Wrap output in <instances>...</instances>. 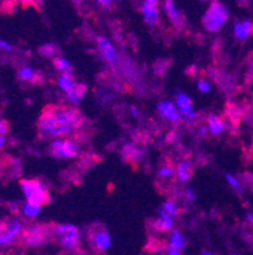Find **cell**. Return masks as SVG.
<instances>
[{"label":"cell","mask_w":253,"mask_h":255,"mask_svg":"<svg viewBox=\"0 0 253 255\" xmlns=\"http://www.w3.org/2000/svg\"><path fill=\"white\" fill-rule=\"evenodd\" d=\"M1 226H3V222L0 221V229H1Z\"/></svg>","instance_id":"60d3db41"},{"label":"cell","mask_w":253,"mask_h":255,"mask_svg":"<svg viewBox=\"0 0 253 255\" xmlns=\"http://www.w3.org/2000/svg\"><path fill=\"white\" fill-rule=\"evenodd\" d=\"M228 18L229 11L226 8V5H223L220 1L215 0L212 3V5L209 6L205 15H204V27H205L206 31L215 33L223 28V25L226 24Z\"/></svg>","instance_id":"7a4b0ae2"},{"label":"cell","mask_w":253,"mask_h":255,"mask_svg":"<svg viewBox=\"0 0 253 255\" xmlns=\"http://www.w3.org/2000/svg\"><path fill=\"white\" fill-rule=\"evenodd\" d=\"M42 205L34 202H27V205L23 207V212L27 217H37L41 213Z\"/></svg>","instance_id":"44dd1931"},{"label":"cell","mask_w":253,"mask_h":255,"mask_svg":"<svg viewBox=\"0 0 253 255\" xmlns=\"http://www.w3.org/2000/svg\"><path fill=\"white\" fill-rule=\"evenodd\" d=\"M22 1H23V3H24V4H31V3H33L34 0H22Z\"/></svg>","instance_id":"f35d334b"},{"label":"cell","mask_w":253,"mask_h":255,"mask_svg":"<svg viewBox=\"0 0 253 255\" xmlns=\"http://www.w3.org/2000/svg\"><path fill=\"white\" fill-rule=\"evenodd\" d=\"M50 152L59 159H73L79 154V142L74 138H57L51 143Z\"/></svg>","instance_id":"277c9868"},{"label":"cell","mask_w":253,"mask_h":255,"mask_svg":"<svg viewBox=\"0 0 253 255\" xmlns=\"http://www.w3.org/2000/svg\"><path fill=\"white\" fill-rule=\"evenodd\" d=\"M11 46L10 43H8L6 41H3V39H0V50H4V51H11Z\"/></svg>","instance_id":"f546056e"},{"label":"cell","mask_w":253,"mask_h":255,"mask_svg":"<svg viewBox=\"0 0 253 255\" xmlns=\"http://www.w3.org/2000/svg\"><path fill=\"white\" fill-rule=\"evenodd\" d=\"M167 254H170V255H180L181 254V250L180 249H175V248H169L167 249Z\"/></svg>","instance_id":"1f68e13d"},{"label":"cell","mask_w":253,"mask_h":255,"mask_svg":"<svg viewBox=\"0 0 253 255\" xmlns=\"http://www.w3.org/2000/svg\"><path fill=\"white\" fill-rule=\"evenodd\" d=\"M173 173H175V170L171 166H162L159 170V175L162 178L171 177V175H173Z\"/></svg>","instance_id":"484cf974"},{"label":"cell","mask_w":253,"mask_h":255,"mask_svg":"<svg viewBox=\"0 0 253 255\" xmlns=\"http://www.w3.org/2000/svg\"><path fill=\"white\" fill-rule=\"evenodd\" d=\"M4 146H5V137L4 135H0V150L3 149Z\"/></svg>","instance_id":"d590c367"},{"label":"cell","mask_w":253,"mask_h":255,"mask_svg":"<svg viewBox=\"0 0 253 255\" xmlns=\"http://www.w3.org/2000/svg\"><path fill=\"white\" fill-rule=\"evenodd\" d=\"M208 132H209V129L206 128V127H199V131H198L199 137H205Z\"/></svg>","instance_id":"4dcf8cb0"},{"label":"cell","mask_w":253,"mask_h":255,"mask_svg":"<svg viewBox=\"0 0 253 255\" xmlns=\"http://www.w3.org/2000/svg\"><path fill=\"white\" fill-rule=\"evenodd\" d=\"M159 216H160V219L157 220V222H156L157 230L165 231V233L172 230L173 225H175V221H173V219H172L173 216L169 215V213L164 210L160 211Z\"/></svg>","instance_id":"9a60e30c"},{"label":"cell","mask_w":253,"mask_h":255,"mask_svg":"<svg viewBox=\"0 0 253 255\" xmlns=\"http://www.w3.org/2000/svg\"><path fill=\"white\" fill-rule=\"evenodd\" d=\"M157 110H159L160 115H161L165 120L170 121V122H178V120H180V115H178L177 108H176V106L172 102H160L159 106H157Z\"/></svg>","instance_id":"8fae6325"},{"label":"cell","mask_w":253,"mask_h":255,"mask_svg":"<svg viewBox=\"0 0 253 255\" xmlns=\"http://www.w3.org/2000/svg\"><path fill=\"white\" fill-rule=\"evenodd\" d=\"M96 42L99 48H100L103 56L105 57L106 61L111 65H115L118 62V55L115 51L114 46L111 45V42L105 37H97Z\"/></svg>","instance_id":"30bf717a"},{"label":"cell","mask_w":253,"mask_h":255,"mask_svg":"<svg viewBox=\"0 0 253 255\" xmlns=\"http://www.w3.org/2000/svg\"><path fill=\"white\" fill-rule=\"evenodd\" d=\"M38 51L42 56L52 57V56H56V55L59 53V47H57L56 45H52V43H47V45L41 46Z\"/></svg>","instance_id":"7402d4cb"},{"label":"cell","mask_w":253,"mask_h":255,"mask_svg":"<svg viewBox=\"0 0 253 255\" xmlns=\"http://www.w3.org/2000/svg\"><path fill=\"white\" fill-rule=\"evenodd\" d=\"M59 87L66 94L70 103L78 104L85 93V85H79L73 74H61L59 79Z\"/></svg>","instance_id":"5b68a950"},{"label":"cell","mask_w":253,"mask_h":255,"mask_svg":"<svg viewBox=\"0 0 253 255\" xmlns=\"http://www.w3.org/2000/svg\"><path fill=\"white\" fill-rule=\"evenodd\" d=\"M100 5H103L104 8H110L111 5V0H97Z\"/></svg>","instance_id":"d6a6232c"},{"label":"cell","mask_w":253,"mask_h":255,"mask_svg":"<svg viewBox=\"0 0 253 255\" xmlns=\"http://www.w3.org/2000/svg\"><path fill=\"white\" fill-rule=\"evenodd\" d=\"M246 217H247V221L250 222V224H253V212H248Z\"/></svg>","instance_id":"74e56055"},{"label":"cell","mask_w":253,"mask_h":255,"mask_svg":"<svg viewBox=\"0 0 253 255\" xmlns=\"http://www.w3.org/2000/svg\"><path fill=\"white\" fill-rule=\"evenodd\" d=\"M184 196L187 201H190V202H194L195 199H196V193H195L194 189H191V188H186V189H185Z\"/></svg>","instance_id":"83f0119b"},{"label":"cell","mask_w":253,"mask_h":255,"mask_svg":"<svg viewBox=\"0 0 253 255\" xmlns=\"http://www.w3.org/2000/svg\"><path fill=\"white\" fill-rule=\"evenodd\" d=\"M176 175L180 182L185 183L191 178V164L189 161H181L176 168Z\"/></svg>","instance_id":"ac0fdd59"},{"label":"cell","mask_w":253,"mask_h":255,"mask_svg":"<svg viewBox=\"0 0 253 255\" xmlns=\"http://www.w3.org/2000/svg\"><path fill=\"white\" fill-rule=\"evenodd\" d=\"M208 129L212 135L217 136L224 132L226 126H224L223 121L220 120L219 117H217V116L214 115H210L208 117Z\"/></svg>","instance_id":"e0dca14e"},{"label":"cell","mask_w":253,"mask_h":255,"mask_svg":"<svg viewBox=\"0 0 253 255\" xmlns=\"http://www.w3.org/2000/svg\"><path fill=\"white\" fill-rule=\"evenodd\" d=\"M53 65H55L56 70L61 74H73V64L65 57H55Z\"/></svg>","instance_id":"d6986e66"},{"label":"cell","mask_w":253,"mask_h":255,"mask_svg":"<svg viewBox=\"0 0 253 255\" xmlns=\"http://www.w3.org/2000/svg\"><path fill=\"white\" fill-rule=\"evenodd\" d=\"M83 116L74 108L48 107L38 120V131L42 137L69 136L80 127Z\"/></svg>","instance_id":"6da1fadb"},{"label":"cell","mask_w":253,"mask_h":255,"mask_svg":"<svg viewBox=\"0 0 253 255\" xmlns=\"http://www.w3.org/2000/svg\"><path fill=\"white\" fill-rule=\"evenodd\" d=\"M164 9L166 11V14L169 15V18L171 19V22L177 27V28H181L184 23H182V17H181L180 11L176 8L173 0H165L164 1Z\"/></svg>","instance_id":"4fadbf2b"},{"label":"cell","mask_w":253,"mask_h":255,"mask_svg":"<svg viewBox=\"0 0 253 255\" xmlns=\"http://www.w3.org/2000/svg\"><path fill=\"white\" fill-rule=\"evenodd\" d=\"M175 101L176 107H178V111H180L181 115L185 116L186 118H190V120H194V118L198 117V113L194 111L192 102L187 94H185L182 92H176Z\"/></svg>","instance_id":"ba28073f"},{"label":"cell","mask_w":253,"mask_h":255,"mask_svg":"<svg viewBox=\"0 0 253 255\" xmlns=\"http://www.w3.org/2000/svg\"><path fill=\"white\" fill-rule=\"evenodd\" d=\"M92 247L99 252H106L111 245V238L105 231H96L91 236Z\"/></svg>","instance_id":"7c38bea8"},{"label":"cell","mask_w":253,"mask_h":255,"mask_svg":"<svg viewBox=\"0 0 253 255\" xmlns=\"http://www.w3.org/2000/svg\"><path fill=\"white\" fill-rule=\"evenodd\" d=\"M226 179L227 182H228V184L231 185L236 192L242 193V192L245 191V185L242 184V182H241L240 179H237L234 175H232V174H226Z\"/></svg>","instance_id":"603a6c76"},{"label":"cell","mask_w":253,"mask_h":255,"mask_svg":"<svg viewBox=\"0 0 253 255\" xmlns=\"http://www.w3.org/2000/svg\"><path fill=\"white\" fill-rule=\"evenodd\" d=\"M60 244L67 252H75L80 245V231L78 227H74L73 230L60 236Z\"/></svg>","instance_id":"9c48e42d"},{"label":"cell","mask_w":253,"mask_h":255,"mask_svg":"<svg viewBox=\"0 0 253 255\" xmlns=\"http://www.w3.org/2000/svg\"><path fill=\"white\" fill-rule=\"evenodd\" d=\"M186 245V240H185L184 235L181 234V231L173 230L170 236V247L175 248V249H184Z\"/></svg>","instance_id":"ffe728a7"},{"label":"cell","mask_w":253,"mask_h":255,"mask_svg":"<svg viewBox=\"0 0 253 255\" xmlns=\"http://www.w3.org/2000/svg\"><path fill=\"white\" fill-rule=\"evenodd\" d=\"M253 32V23L251 20H243L238 22L234 25V36L240 41H246L251 37Z\"/></svg>","instance_id":"5bb4252c"},{"label":"cell","mask_w":253,"mask_h":255,"mask_svg":"<svg viewBox=\"0 0 253 255\" xmlns=\"http://www.w3.org/2000/svg\"><path fill=\"white\" fill-rule=\"evenodd\" d=\"M131 115L133 116V117L138 118L141 113H139V111H138V108H137V107H132V108H131Z\"/></svg>","instance_id":"836d02e7"},{"label":"cell","mask_w":253,"mask_h":255,"mask_svg":"<svg viewBox=\"0 0 253 255\" xmlns=\"http://www.w3.org/2000/svg\"><path fill=\"white\" fill-rule=\"evenodd\" d=\"M203 254H205V255H212V252H203Z\"/></svg>","instance_id":"ab89813d"},{"label":"cell","mask_w":253,"mask_h":255,"mask_svg":"<svg viewBox=\"0 0 253 255\" xmlns=\"http://www.w3.org/2000/svg\"><path fill=\"white\" fill-rule=\"evenodd\" d=\"M142 13L145 15V20L148 25H157L160 22V13L157 6H151L147 4H142Z\"/></svg>","instance_id":"2e32d148"},{"label":"cell","mask_w":253,"mask_h":255,"mask_svg":"<svg viewBox=\"0 0 253 255\" xmlns=\"http://www.w3.org/2000/svg\"><path fill=\"white\" fill-rule=\"evenodd\" d=\"M23 222L17 219L3 222V226L0 229V248L13 244L15 239L23 233Z\"/></svg>","instance_id":"52a82bcc"},{"label":"cell","mask_w":253,"mask_h":255,"mask_svg":"<svg viewBox=\"0 0 253 255\" xmlns=\"http://www.w3.org/2000/svg\"><path fill=\"white\" fill-rule=\"evenodd\" d=\"M20 185H22L23 193H24L28 202L39 203V205H46L48 202V199H50L48 191L41 182H38V180H22Z\"/></svg>","instance_id":"3957f363"},{"label":"cell","mask_w":253,"mask_h":255,"mask_svg":"<svg viewBox=\"0 0 253 255\" xmlns=\"http://www.w3.org/2000/svg\"><path fill=\"white\" fill-rule=\"evenodd\" d=\"M8 129L9 127L8 124H6V121H0V135H6Z\"/></svg>","instance_id":"f1b7e54d"},{"label":"cell","mask_w":253,"mask_h":255,"mask_svg":"<svg viewBox=\"0 0 253 255\" xmlns=\"http://www.w3.org/2000/svg\"><path fill=\"white\" fill-rule=\"evenodd\" d=\"M198 89L199 92L201 93H209L210 89H212V87H210V83L206 82V80H200V82L198 83Z\"/></svg>","instance_id":"4316f807"},{"label":"cell","mask_w":253,"mask_h":255,"mask_svg":"<svg viewBox=\"0 0 253 255\" xmlns=\"http://www.w3.org/2000/svg\"><path fill=\"white\" fill-rule=\"evenodd\" d=\"M48 241V229L39 225H32L23 231L22 243L28 248H38Z\"/></svg>","instance_id":"8992f818"},{"label":"cell","mask_w":253,"mask_h":255,"mask_svg":"<svg viewBox=\"0 0 253 255\" xmlns=\"http://www.w3.org/2000/svg\"><path fill=\"white\" fill-rule=\"evenodd\" d=\"M18 76H19V79L24 80V82H32L34 79V71L33 69L29 68V66H25V68H23L22 70L19 71Z\"/></svg>","instance_id":"cb8c5ba5"},{"label":"cell","mask_w":253,"mask_h":255,"mask_svg":"<svg viewBox=\"0 0 253 255\" xmlns=\"http://www.w3.org/2000/svg\"><path fill=\"white\" fill-rule=\"evenodd\" d=\"M162 210L166 211V212L169 213V215H171V216H176L178 213V207L173 201H166V202L162 205Z\"/></svg>","instance_id":"d4e9b609"},{"label":"cell","mask_w":253,"mask_h":255,"mask_svg":"<svg viewBox=\"0 0 253 255\" xmlns=\"http://www.w3.org/2000/svg\"><path fill=\"white\" fill-rule=\"evenodd\" d=\"M159 1L160 0H145L143 4H147V5H151V6H156Z\"/></svg>","instance_id":"e575fe53"},{"label":"cell","mask_w":253,"mask_h":255,"mask_svg":"<svg viewBox=\"0 0 253 255\" xmlns=\"http://www.w3.org/2000/svg\"><path fill=\"white\" fill-rule=\"evenodd\" d=\"M250 76H251V79L253 80V57L251 59V61H250Z\"/></svg>","instance_id":"8d00e7d4"}]
</instances>
